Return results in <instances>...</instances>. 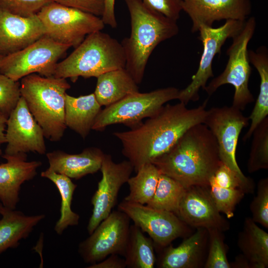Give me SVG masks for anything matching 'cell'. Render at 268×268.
Returning <instances> with one entry per match:
<instances>
[{
	"mask_svg": "<svg viewBox=\"0 0 268 268\" xmlns=\"http://www.w3.org/2000/svg\"><path fill=\"white\" fill-rule=\"evenodd\" d=\"M207 100L189 109L185 104L163 105L144 123L131 130L113 134L121 141L123 154L136 172L143 165L152 163L167 152L190 128L203 124Z\"/></svg>",
	"mask_w": 268,
	"mask_h": 268,
	"instance_id": "obj_1",
	"label": "cell"
},
{
	"mask_svg": "<svg viewBox=\"0 0 268 268\" xmlns=\"http://www.w3.org/2000/svg\"><path fill=\"white\" fill-rule=\"evenodd\" d=\"M152 163L161 173L187 188L209 186L210 179L222 162L215 137L201 123L188 130L170 150Z\"/></svg>",
	"mask_w": 268,
	"mask_h": 268,
	"instance_id": "obj_2",
	"label": "cell"
},
{
	"mask_svg": "<svg viewBox=\"0 0 268 268\" xmlns=\"http://www.w3.org/2000/svg\"><path fill=\"white\" fill-rule=\"evenodd\" d=\"M130 16L131 31L121 42L126 57L125 68L135 82L143 79L148 59L160 43L177 35V21L149 8L142 0H124Z\"/></svg>",
	"mask_w": 268,
	"mask_h": 268,
	"instance_id": "obj_3",
	"label": "cell"
},
{
	"mask_svg": "<svg viewBox=\"0 0 268 268\" xmlns=\"http://www.w3.org/2000/svg\"><path fill=\"white\" fill-rule=\"evenodd\" d=\"M20 84L21 96L45 138L52 142L60 141L67 128L65 98L70 84L65 78L37 73L23 77Z\"/></svg>",
	"mask_w": 268,
	"mask_h": 268,
	"instance_id": "obj_4",
	"label": "cell"
},
{
	"mask_svg": "<svg viewBox=\"0 0 268 268\" xmlns=\"http://www.w3.org/2000/svg\"><path fill=\"white\" fill-rule=\"evenodd\" d=\"M124 49L117 39L98 31L87 35L66 58L57 64L54 76L70 78L97 77L107 71L125 67Z\"/></svg>",
	"mask_w": 268,
	"mask_h": 268,
	"instance_id": "obj_5",
	"label": "cell"
},
{
	"mask_svg": "<svg viewBox=\"0 0 268 268\" xmlns=\"http://www.w3.org/2000/svg\"><path fill=\"white\" fill-rule=\"evenodd\" d=\"M256 27L254 17L246 20L240 31L232 38V43L226 53L228 60L224 70L212 79L204 89L210 96L221 86L232 85L235 90L232 106L241 111L254 101L248 87L252 69L248 59V45Z\"/></svg>",
	"mask_w": 268,
	"mask_h": 268,
	"instance_id": "obj_6",
	"label": "cell"
},
{
	"mask_svg": "<svg viewBox=\"0 0 268 268\" xmlns=\"http://www.w3.org/2000/svg\"><path fill=\"white\" fill-rule=\"evenodd\" d=\"M179 91L176 87H167L130 94L101 110L92 130L102 131L107 126L116 124L134 128L143 119L154 115L166 103L177 99Z\"/></svg>",
	"mask_w": 268,
	"mask_h": 268,
	"instance_id": "obj_7",
	"label": "cell"
},
{
	"mask_svg": "<svg viewBox=\"0 0 268 268\" xmlns=\"http://www.w3.org/2000/svg\"><path fill=\"white\" fill-rule=\"evenodd\" d=\"M37 15L45 35L70 47L76 48L87 35L105 26L100 17L55 1L45 6Z\"/></svg>",
	"mask_w": 268,
	"mask_h": 268,
	"instance_id": "obj_8",
	"label": "cell"
},
{
	"mask_svg": "<svg viewBox=\"0 0 268 268\" xmlns=\"http://www.w3.org/2000/svg\"><path fill=\"white\" fill-rule=\"evenodd\" d=\"M69 48L44 35L24 49L3 57L0 73L15 81L33 73L54 76L58 61Z\"/></svg>",
	"mask_w": 268,
	"mask_h": 268,
	"instance_id": "obj_9",
	"label": "cell"
},
{
	"mask_svg": "<svg viewBox=\"0 0 268 268\" xmlns=\"http://www.w3.org/2000/svg\"><path fill=\"white\" fill-rule=\"evenodd\" d=\"M246 21V20H245ZM227 20L221 26L201 25L198 29L203 51L199 67L193 75L191 83L184 89L179 91L177 99L185 105L192 101H197L199 98V91L204 90L208 80L213 77L212 66L216 54L220 53L221 49L226 40L232 38L243 27L245 21Z\"/></svg>",
	"mask_w": 268,
	"mask_h": 268,
	"instance_id": "obj_10",
	"label": "cell"
},
{
	"mask_svg": "<svg viewBox=\"0 0 268 268\" xmlns=\"http://www.w3.org/2000/svg\"><path fill=\"white\" fill-rule=\"evenodd\" d=\"M130 220L126 213L118 209L112 211L87 238L79 243L78 252L83 261L92 265L112 254L124 256Z\"/></svg>",
	"mask_w": 268,
	"mask_h": 268,
	"instance_id": "obj_11",
	"label": "cell"
},
{
	"mask_svg": "<svg viewBox=\"0 0 268 268\" xmlns=\"http://www.w3.org/2000/svg\"><path fill=\"white\" fill-rule=\"evenodd\" d=\"M118 209L126 213L142 232H146L158 248L168 246L189 232L188 225L172 212L124 200L119 204Z\"/></svg>",
	"mask_w": 268,
	"mask_h": 268,
	"instance_id": "obj_12",
	"label": "cell"
},
{
	"mask_svg": "<svg viewBox=\"0 0 268 268\" xmlns=\"http://www.w3.org/2000/svg\"><path fill=\"white\" fill-rule=\"evenodd\" d=\"M249 118L233 106L212 107L207 110L203 122L215 137L221 162L241 176H245L236 159L238 139Z\"/></svg>",
	"mask_w": 268,
	"mask_h": 268,
	"instance_id": "obj_13",
	"label": "cell"
},
{
	"mask_svg": "<svg viewBox=\"0 0 268 268\" xmlns=\"http://www.w3.org/2000/svg\"><path fill=\"white\" fill-rule=\"evenodd\" d=\"M100 170L102 178L91 198L93 209L87 227L89 235L112 212L121 188L127 182L134 170L129 160L117 163L111 155L104 154Z\"/></svg>",
	"mask_w": 268,
	"mask_h": 268,
	"instance_id": "obj_14",
	"label": "cell"
},
{
	"mask_svg": "<svg viewBox=\"0 0 268 268\" xmlns=\"http://www.w3.org/2000/svg\"><path fill=\"white\" fill-rule=\"evenodd\" d=\"M5 138L7 145L4 154L46 153L44 132L21 96L7 118Z\"/></svg>",
	"mask_w": 268,
	"mask_h": 268,
	"instance_id": "obj_15",
	"label": "cell"
},
{
	"mask_svg": "<svg viewBox=\"0 0 268 268\" xmlns=\"http://www.w3.org/2000/svg\"><path fill=\"white\" fill-rule=\"evenodd\" d=\"M176 215L188 226L196 228H229L211 197L208 186H192L186 188Z\"/></svg>",
	"mask_w": 268,
	"mask_h": 268,
	"instance_id": "obj_16",
	"label": "cell"
},
{
	"mask_svg": "<svg viewBox=\"0 0 268 268\" xmlns=\"http://www.w3.org/2000/svg\"><path fill=\"white\" fill-rule=\"evenodd\" d=\"M182 10L192 22V32L222 20L244 21L252 11L251 0H182Z\"/></svg>",
	"mask_w": 268,
	"mask_h": 268,
	"instance_id": "obj_17",
	"label": "cell"
},
{
	"mask_svg": "<svg viewBox=\"0 0 268 268\" xmlns=\"http://www.w3.org/2000/svg\"><path fill=\"white\" fill-rule=\"evenodd\" d=\"M45 35L37 15L24 17L0 7V55L11 54Z\"/></svg>",
	"mask_w": 268,
	"mask_h": 268,
	"instance_id": "obj_18",
	"label": "cell"
},
{
	"mask_svg": "<svg viewBox=\"0 0 268 268\" xmlns=\"http://www.w3.org/2000/svg\"><path fill=\"white\" fill-rule=\"evenodd\" d=\"M208 186L218 211L228 218L234 216L236 205L254 188L251 178L239 175L222 163L210 179Z\"/></svg>",
	"mask_w": 268,
	"mask_h": 268,
	"instance_id": "obj_19",
	"label": "cell"
},
{
	"mask_svg": "<svg viewBox=\"0 0 268 268\" xmlns=\"http://www.w3.org/2000/svg\"><path fill=\"white\" fill-rule=\"evenodd\" d=\"M1 156L6 161L0 164V201L3 206L15 209L21 185L35 177L42 163L40 161H28L27 153L3 154Z\"/></svg>",
	"mask_w": 268,
	"mask_h": 268,
	"instance_id": "obj_20",
	"label": "cell"
},
{
	"mask_svg": "<svg viewBox=\"0 0 268 268\" xmlns=\"http://www.w3.org/2000/svg\"><path fill=\"white\" fill-rule=\"evenodd\" d=\"M207 229L198 228L192 235L177 247L171 245L163 248L157 262L160 268H198L203 266L208 249Z\"/></svg>",
	"mask_w": 268,
	"mask_h": 268,
	"instance_id": "obj_21",
	"label": "cell"
},
{
	"mask_svg": "<svg viewBox=\"0 0 268 268\" xmlns=\"http://www.w3.org/2000/svg\"><path fill=\"white\" fill-rule=\"evenodd\" d=\"M104 154L97 147H90L77 154L58 150L46 155L49 164V169L78 180L100 170Z\"/></svg>",
	"mask_w": 268,
	"mask_h": 268,
	"instance_id": "obj_22",
	"label": "cell"
},
{
	"mask_svg": "<svg viewBox=\"0 0 268 268\" xmlns=\"http://www.w3.org/2000/svg\"><path fill=\"white\" fill-rule=\"evenodd\" d=\"M238 246L242 252L239 259L240 268H268V233L251 218L245 219L243 230L238 235Z\"/></svg>",
	"mask_w": 268,
	"mask_h": 268,
	"instance_id": "obj_23",
	"label": "cell"
},
{
	"mask_svg": "<svg viewBox=\"0 0 268 268\" xmlns=\"http://www.w3.org/2000/svg\"><path fill=\"white\" fill-rule=\"evenodd\" d=\"M0 254L18 247L34 227L45 217L44 214L27 215L21 211L3 206L0 202Z\"/></svg>",
	"mask_w": 268,
	"mask_h": 268,
	"instance_id": "obj_24",
	"label": "cell"
},
{
	"mask_svg": "<svg viewBox=\"0 0 268 268\" xmlns=\"http://www.w3.org/2000/svg\"><path fill=\"white\" fill-rule=\"evenodd\" d=\"M101 110L94 94L73 97L67 93L65 98V122L68 128L84 139L92 130Z\"/></svg>",
	"mask_w": 268,
	"mask_h": 268,
	"instance_id": "obj_25",
	"label": "cell"
},
{
	"mask_svg": "<svg viewBox=\"0 0 268 268\" xmlns=\"http://www.w3.org/2000/svg\"><path fill=\"white\" fill-rule=\"evenodd\" d=\"M97 78L94 94L101 106H109L139 92L137 84L125 67L107 71Z\"/></svg>",
	"mask_w": 268,
	"mask_h": 268,
	"instance_id": "obj_26",
	"label": "cell"
},
{
	"mask_svg": "<svg viewBox=\"0 0 268 268\" xmlns=\"http://www.w3.org/2000/svg\"><path fill=\"white\" fill-rule=\"evenodd\" d=\"M249 62L256 68L260 77V90L254 107L249 117L250 127L243 137L247 141L251 137L257 126L268 116V52L261 46L256 51L248 50Z\"/></svg>",
	"mask_w": 268,
	"mask_h": 268,
	"instance_id": "obj_27",
	"label": "cell"
},
{
	"mask_svg": "<svg viewBox=\"0 0 268 268\" xmlns=\"http://www.w3.org/2000/svg\"><path fill=\"white\" fill-rule=\"evenodd\" d=\"M154 244L134 224L130 226L124 259L128 268H153L156 263Z\"/></svg>",
	"mask_w": 268,
	"mask_h": 268,
	"instance_id": "obj_28",
	"label": "cell"
},
{
	"mask_svg": "<svg viewBox=\"0 0 268 268\" xmlns=\"http://www.w3.org/2000/svg\"><path fill=\"white\" fill-rule=\"evenodd\" d=\"M41 176L51 181L60 194V217L55 224L54 230L57 234L62 235L68 226L77 225L79 223V215L71 208L72 197L77 185L67 176L48 168L41 173Z\"/></svg>",
	"mask_w": 268,
	"mask_h": 268,
	"instance_id": "obj_29",
	"label": "cell"
},
{
	"mask_svg": "<svg viewBox=\"0 0 268 268\" xmlns=\"http://www.w3.org/2000/svg\"><path fill=\"white\" fill-rule=\"evenodd\" d=\"M136 173L127 182L129 193L124 200L146 204L154 194L161 173L153 163L144 164Z\"/></svg>",
	"mask_w": 268,
	"mask_h": 268,
	"instance_id": "obj_30",
	"label": "cell"
},
{
	"mask_svg": "<svg viewBox=\"0 0 268 268\" xmlns=\"http://www.w3.org/2000/svg\"><path fill=\"white\" fill-rule=\"evenodd\" d=\"M185 191L179 182L161 173L154 194L146 205L176 215Z\"/></svg>",
	"mask_w": 268,
	"mask_h": 268,
	"instance_id": "obj_31",
	"label": "cell"
},
{
	"mask_svg": "<svg viewBox=\"0 0 268 268\" xmlns=\"http://www.w3.org/2000/svg\"><path fill=\"white\" fill-rule=\"evenodd\" d=\"M247 163L248 171L254 173L268 169V117L255 129Z\"/></svg>",
	"mask_w": 268,
	"mask_h": 268,
	"instance_id": "obj_32",
	"label": "cell"
},
{
	"mask_svg": "<svg viewBox=\"0 0 268 268\" xmlns=\"http://www.w3.org/2000/svg\"><path fill=\"white\" fill-rule=\"evenodd\" d=\"M208 244L205 268H230L227 258L226 247L222 231L217 229H207Z\"/></svg>",
	"mask_w": 268,
	"mask_h": 268,
	"instance_id": "obj_33",
	"label": "cell"
},
{
	"mask_svg": "<svg viewBox=\"0 0 268 268\" xmlns=\"http://www.w3.org/2000/svg\"><path fill=\"white\" fill-rule=\"evenodd\" d=\"M20 97V82L0 73V111L7 118Z\"/></svg>",
	"mask_w": 268,
	"mask_h": 268,
	"instance_id": "obj_34",
	"label": "cell"
},
{
	"mask_svg": "<svg viewBox=\"0 0 268 268\" xmlns=\"http://www.w3.org/2000/svg\"><path fill=\"white\" fill-rule=\"evenodd\" d=\"M252 220L268 228V178L261 179L258 184L256 196L250 206Z\"/></svg>",
	"mask_w": 268,
	"mask_h": 268,
	"instance_id": "obj_35",
	"label": "cell"
},
{
	"mask_svg": "<svg viewBox=\"0 0 268 268\" xmlns=\"http://www.w3.org/2000/svg\"><path fill=\"white\" fill-rule=\"evenodd\" d=\"M54 0H0V7L11 13L24 17L37 15Z\"/></svg>",
	"mask_w": 268,
	"mask_h": 268,
	"instance_id": "obj_36",
	"label": "cell"
},
{
	"mask_svg": "<svg viewBox=\"0 0 268 268\" xmlns=\"http://www.w3.org/2000/svg\"><path fill=\"white\" fill-rule=\"evenodd\" d=\"M149 8L177 21L182 11V0H142Z\"/></svg>",
	"mask_w": 268,
	"mask_h": 268,
	"instance_id": "obj_37",
	"label": "cell"
},
{
	"mask_svg": "<svg viewBox=\"0 0 268 268\" xmlns=\"http://www.w3.org/2000/svg\"><path fill=\"white\" fill-rule=\"evenodd\" d=\"M54 1L100 17L104 10V0H54Z\"/></svg>",
	"mask_w": 268,
	"mask_h": 268,
	"instance_id": "obj_38",
	"label": "cell"
},
{
	"mask_svg": "<svg viewBox=\"0 0 268 268\" xmlns=\"http://www.w3.org/2000/svg\"><path fill=\"white\" fill-rule=\"evenodd\" d=\"M87 268H126V264L124 258H121L118 255L112 254L98 263L90 265Z\"/></svg>",
	"mask_w": 268,
	"mask_h": 268,
	"instance_id": "obj_39",
	"label": "cell"
},
{
	"mask_svg": "<svg viewBox=\"0 0 268 268\" xmlns=\"http://www.w3.org/2000/svg\"><path fill=\"white\" fill-rule=\"evenodd\" d=\"M115 0H104V10L101 17L105 25H108L113 28L117 26L115 13Z\"/></svg>",
	"mask_w": 268,
	"mask_h": 268,
	"instance_id": "obj_40",
	"label": "cell"
},
{
	"mask_svg": "<svg viewBox=\"0 0 268 268\" xmlns=\"http://www.w3.org/2000/svg\"><path fill=\"white\" fill-rule=\"evenodd\" d=\"M7 117L0 111V145L6 143L5 130Z\"/></svg>",
	"mask_w": 268,
	"mask_h": 268,
	"instance_id": "obj_41",
	"label": "cell"
},
{
	"mask_svg": "<svg viewBox=\"0 0 268 268\" xmlns=\"http://www.w3.org/2000/svg\"><path fill=\"white\" fill-rule=\"evenodd\" d=\"M3 57V56H1L0 55V64H1V61L2 60Z\"/></svg>",
	"mask_w": 268,
	"mask_h": 268,
	"instance_id": "obj_42",
	"label": "cell"
},
{
	"mask_svg": "<svg viewBox=\"0 0 268 268\" xmlns=\"http://www.w3.org/2000/svg\"><path fill=\"white\" fill-rule=\"evenodd\" d=\"M2 154V150L1 149L0 145V156H1Z\"/></svg>",
	"mask_w": 268,
	"mask_h": 268,
	"instance_id": "obj_43",
	"label": "cell"
}]
</instances>
